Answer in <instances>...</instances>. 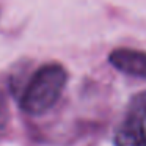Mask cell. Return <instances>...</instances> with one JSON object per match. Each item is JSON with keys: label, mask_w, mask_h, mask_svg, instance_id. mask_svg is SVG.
<instances>
[{"label": "cell", "mask_w": 146, "mask_h": 146, "mask_svg": "<svg viewBox=\"0 0 146 146\" xmlns=\"http://www.w3.org/2000/svg\"><path fill=\"white\" fill-rule=\"evenodd\" d=\"M68 82L64 66L58 63H47L29 77L22 93L21 107L29 115H42L58 102Z\"/></svg>", "instance_id": "1"}, {"label": "cell", "mask_w": 146, "mask_h": 146, "mask_svg": "<svg viewBox=\"0 0 146 146\" xmlns=\"http://www.w3.org/2000/svg\"><path fill=\"white\" fill-rule=\"evenodd\" d=\"M110 63L119 72L132 77L146 79V52L137 49L121 47L110 52Z\"/></svg>", "instance_id": "2"}, {"label": "cell", "mask_w": 146, "mask_h": 146, "mask_svg": "<svg viewBox=\"0 0 146 146\" xmlns=\"http://www.w3.org/2000/svg\"><path fill=\"white\" fill-rule=\"evenodd\" d=\"M10 124V104L3 88H0V137H3Z\"/></svg>", "instance_id": "4"}, {"label": "cell", "mask_w": 146, "mask_h": 146, "mask_svg": "<svg viewBox=\"0 0 146 146\" xmlns=\"http://www.w3.org/2000/svg\"><path fill=\"white\" fill-rule=\"evenodd\" d=\"M115 146H146L145 121L132 108L115 133Z\"/></svg>", "instance_id": "3"}, {"label": "cell", "mask_w": 146, "mask_h": 146, "mask_svg": "<svg viewBox=\"0 0 146 146\" xmlns=\"http://www.w3.org/2000/svg\"><path fill=\"white\" fill-rule=\"evenodd\" d=\"M132 110H135L137 113L140 115V116L143 118V121H145V126H146V93L141 96H138V98L133 101L132 104Z\"/></svg>", "instance_id": "5"}]
</instances>
